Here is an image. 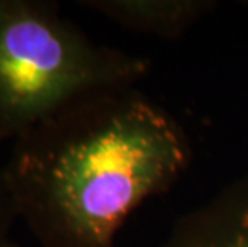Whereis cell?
<instances>
[{
  "mask_svg": "<svg viewBox=\"0 0 248 247\" xmlns=\"http://www.w3.org/2000/svg\"><path fill=\"white\" fill-rule=\"evenodd\" d=\"M162 247H248V177L181 215Z\"/></svg>",
  "mask_w": 248,
  "mask_h": 247,
  "instance_id": "3957f363",
  "label": "cell"
},
{
  "mask_svg": "<svg viewBox=\"0 0 248 247\" xmlns=\"http://www.w3.org/2000/svg\"><path fill=\"white\" fill-rule=\"evenodd\" d=\"M184 129L136 87L78 95L13 140L3 167L39 247H117L120 228L191 165Z\"/></svg>",
  "mask_w": 248,
  "mask_h": 247,
  "instance_id": "6da1fadb",
  "label": "cell"
},
{
  "mask_svg": "<svg viewBox=\"0 0 248 247\" xmlns=\"http://www.w3.org/2000/svg\"><path fill=\"white\" fill-rule=\"evenodd\" d=\"M144 56L99 45L40 0H0V140H15L78 95L136 87Z\"/></svg>",
  "mask_w": 248,
  "mask_h": 247,
  "instance_id": "7a4b0ae2",
  "label": "cell"
},
{
  "mask_svg": "<svg viewBox=\"0 0 248 247\" xmlns=\"http://www.w3.org/2000/svg\"><path fill=\"white\" fill-rule=\"evenodd\" d=\"M18 218L3 169H0V247H21L12 239V228Z\"/></svg>",
  "mask_w": 248,
  "mask_h": 247,
  "instance_id": "5b68a950",
  "label": "cell"
},
{
  "mask_svg": "<svg viewBox=\"0 0 248 247\" xmlns=\"http://www.w3.org/2000/svg\"><path fill=\"white\" fill-rule=\"evenodd\" d=\"M93 10L125 29L176 40L216 10L213 0H85Z\"/></svg>",
  "mask_w": 248,
  "mask_h": 247,
  "instance_id": "277c9868",
  "label": "cell"
}]
</instances>
